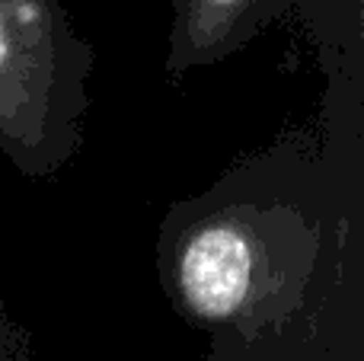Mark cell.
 I'll return each mask as SVG.
<instances>
[{"label": "cell", "instance_id": "obj_1", "mask_svg": "<svg viewBox=\"0 0 364 361\" xmlns=\"http://www.w3.org/2000/svg\"><path fill=\"white\" fill-rule=\"evenodd\" d=\"M182 294L201 317H230L252 281V249L237 227L211 224L186 243L179 256Z\"/></svg>", "mask_w": 364, "mask_h": 361}, {"label": "cell", "instance_id": "obj_2", "mask_svg": "<svg viewBox=\"0 0 364 361\" xmlns=\"http://www.w3.org/2000/svg\"><path fill=\"white\" fill-rule=\"evenodd\" d=\"M55 19L51 0H0V74L16 64L32 36H45Z\"/></svg>", "mask_w": 364, "mask_h": 361}]
</instances>
